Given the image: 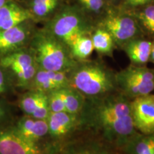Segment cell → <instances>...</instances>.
<instances>
[{
  "instance_id": "cell-1",
  "label": "cell",
  "mask_w": 154,
  "mask_h": 154,
  "mask_svg": "<svg viewBox=\"0 0 154 154\" xmlns=\"http://www.w3.org/2000/svg\"><path fill=\"white\" fill-rule=\"evenodd\" d=\"M131 103V100L119 91L103 97L86 99L80 113V128L93 130L101 140L120 150L138 133Z\"/></svg>"
},
{
  "instance_id": "cell-2",
  "label": "cell",
  "mask_w": 154,
  "mask_h": 154,
  "mask_svg": "<svg viewBox=\"0 0 154 154\" xmlns=\"http://www.w3.org/2000/svg\"><path fill=\"white\" fill-rule=\"evenodd\" d=\"M68 74L70 86L87 99L118 91L115 73L96 61H78Z\"/></svg>"
},
{
  "instance_id": "cell-3",
  "label": "cell",
  "mask_w": 154,
  "mask_h": 154,
  "mask_svg": "<svg viewBox=\"0 0 154 154\" xmlns=\"http://www.w3.org/2000/svg\"><path fill=\"white\" fill-rule=\"evenodd\" d=\"M34 49L38 68L45 70L69 72L78 62L69 48L49 32L36 36Z\"/></svg>"
},
{
  "instance_id": "cell-4",
  "label": "cell",
  "mask_w": 154,
  "mask_h": 154,
  "mask_svg": "<svg viewBox=\"0 0 154 154\" xmlns=\"http://www.w3.org/2000/svg\"><path fill=\"white\" fill-rule=\"evenodd\" d=\"M118 91L131 100L154 91V69L131 65L116 73Z\"/></svg>"
},
{
  "instance_id": "cell-5",
  "label": "cell",
  "mask_w": 154,
  "mask_h": 154,
  "mask_svg": "<svg viewBox=\"0 0 154 154\" xmlns=\"http://www.w3.org/2000/svg\"><path fill=\"white\" fill-rule=\"evenodd\" d=\"M91 30V26L82 14L74 9H67L54 19L49 32L69 48L80 36L89 35Z\"/></svg>"
},
{
  "instance_id": "cell-6",
  "label": "cell",
  "mask_w": 154,
  "mask_h": 154,
  "mask_svg": "<svg viewBox=\"0 0 154 154\" xmlns=\"http://www.w3.org/2000/svg\"><path fill=\"white\" fill-rule=\"evenodd\" d=\"M101 26L111 34L115 43L121 47L131 40L140 37L143 32L138 21L128 15H109Z\"/></svg>"
},
{
  "instance_id": "cell-7",
  "label": "cell",
  "mask_w": 154,
  "mask_h": 154,
  "mask_svg": "<svg viewBox=\"0 0 154 154\" xmlns=\"http://www.w3.org/2000/svg\"><path fill=\"white\" fill-rule=\"evenodd\" d=\"M2 65L14 72L23 86L30 84L38 70V64L34 56L27 52H17L6 56Z\"/></svg>"
},
{
  "instance_id": "cell-8",
  "label": "cell",
  "mask_w": 154,
  "mask_h": 154,
  "mask_svg": "<svg viewBox=\"0 0 154 154\" xmlns=\"http://www.w3.org/2000/svg\"><path fill=\"white\" fill-rule=\"evenodd\" d=\"M0 154H53V151L24 139L14 128L0 130Z\"/></svg>"
},
{
  "instance_id": "cell-9",
  "label": "cell",
  "mask_w": 154,
  "mask_h": 154,
  "mask_svg": "<svg viewBox=\"0 0 154 154\" xmlns=\"http://www.w3.org/2000/svg\"><path fill=\"white\" fill-rule=\"evenodd\" d=\"M131 113L135 128L143 134L154 133V94L131 100Z\"/></svg>"
},
{
  "instance_id": "cell-10",
  "label": "cell",
  "mask_w": 154,
  "mask_h": 154,
  "mask_svg": "<svg viewBox=\"0 0 154 154\" xmlns=\"http://www.w3.org/2000/svg\"><path fill=\"white\" fill-rule=\"evenodd\" d=\"M49 134L55 138H63L80 128V114L61 111L50 112L47 118Z\"/></svg>"
},
{
  "instance_id": "cell-11",
  "label": "cell",
  "mask_w": 154,
  "mask_h": 154,
  "mask_svg": "<svg viewBox=\"0 0 154 154\" xmlns=\"http://www.w3.org/2000/svg\"><path fill=\"white\" fill-rule=\"evenodd\" d=\"M68 73L38 68L31 84L33 86L34 91L49 94L50 92L70 86Z\"/></svg>"
},
{
  "instance_id": "cell-12",
  "label": "cell",
  "mask_w": 154,
  "mask_h": 154,
  "mask_svg": "<svg viewBox=\"0 0 154 154\" xmlns=\"http://www.w3.org/2000/svg\"><path fill=\"white\" fill-rule=\"evenodd\" d=\"M20 106L26 115L38 119L47 120L50 113L47 94L34 90L24 96Z\"/></svg>"
},
{
  "instance_id": "cell-13",
  "label": "cell",
  "mask_w": 154,
  "mask_h": 154,
  "mask_svg": "<svg viewBox=\"0 0 154 154\" xmlns=\"http://www.w3.org/2000/svg\"><path fill=\"white\" fill-rule=\"evenodd\" d=\"M112 147L103 140L86 139L71 142L54 154H113Z\"/></svg>"
},
{
  "instance_id": "cell-14",
  "label": "cell",
  "mask_w": 154,
  "mask_h": 154,
  "mask_svg": "<svg viewBox=\"0 0 154 154\" xmlns=\"http://www.w3.org/2000/svg\"><path fill=\"white\" fill-rule=\"evenodd\" d=\"M14 130L24 139L36 143L49 134L47 120L36 119L30 116L20 119Z\"/></svg>"
},
{
  "instance_id": "cell-15",
  "label": "cell",
  "mask_w": 154,
  "mask_h": 154,
  "mask_svg": "<svg viewBox=\"0 0 154 154\" xmlns=\"http://www.w3.org/2000/svg\"><path fill=\"white\" fill-rule=\"evenodd\" d=\"M32 17L29 11L14 3H6L0 8V31L22 24Z\"/></svg>"
},
{
  "instance_id": "cell-16",
  "label": "cell",
  "mask_w": 154,
  "mask_h": 154,
  "mask_svg": "<svg viewBox=\"0 0 154 154\" xmlns=\"http://www.w3.org/2000/svg\"><path fill=\"white\" fill-rule=\"evenodd\" d=\"M152 41L138 37L125 44L123 47L133 65L146 66L149 62Z\"/></svg>"
},
{
  "instance_id": "cell-17",
  "label": "cell",
  "mask_w": 154,
  "mask_h": 154,
  "mask_svg": "<svg viewBox=\"0 0 154 154\" xmlns=\"http://www.w3.org/2000/svg\"><path fill=\"white\" fill-rule=\"evenodd\" d=\"M120 150L122 154H154V133L138 132Z\"/></svg>"
},
{
  "instance_id": "cell-18",
  "label": "cell",
  "mask_w": 154,
  "mask_h": 154,
  "mask_svg": "<svg viewBox=\"0 0 154 154\" xmlns=\"http://www.w3.org/2000/svg\"><path fill=\"white\" fill-rule=\"evenodd\" d=\"M28 30L22 24L0 31V51L17 49L26 42Z\"/></svg>"
},
{
  "instance_id": "cell-19",
  "label": "cell",
  "mask_w": 154,
  "mask_h": 154,
  "mask_svg": "<svg viewBox=\"0 0 154 154\" xmlns=\"http://www.w3.org/2000/svg\"><path fill=\"white\" fill-rule=\"evenodd\" d=\"M57 91L62 101L65 112L80 114L85 104V96L72 86L61 88Z\"/></svg>"
},
{
  "instance_id": "cell-20",
  "label": "cell",
  "mask_w": 154,
  "mask_h": 154,
  "mask_svg": "<svg viewBox=\"0 0 154 154\" xmlns=\"http://www.w3.org/2000/svg\"><path fill=\"white\" fill-rule=\"evenodd\" d=\"M94 49L103 55H111L115 42L112 36L106 30L99 28L94 31L91 36Z\"/></svg>"
},
{
  "instance_id": "cell-21",
  "label": "cell",
  "mask_w": 154,
  "mask_h": 154,
  "mask_svg": "<svg viewBox=\"0 0 154 154\" xmlns=\"http://www.w3.org/2000/svg\"><path fill=\"white\" fill-rule=\"evenodd\" d=\"M69 49L77 61L87 60L94 50L91 37L89 35L80 36L71 44Z\"/></svg>"
},
{
  "instance_id": "cell-22",
  "label": "cell",
  "mask_w": 154,
  "mask_h": 154,
  "mask_svg": "<svg viewBox=\"0 0 154 154\" xmlns=\"http://www.w3.org/2000/svg\"><path fill=\"white\" fill-rule=\"evenodd\" d=\"M136 20L142 31L154 38V3L144 6L138 13Z\"/></svg>"
},
{
  "instance_id": "cell-23",
  "label": "cell",
  "mask_w": 154,
  "mask_h": 154,
  "mask_svg": "<svg viewBox=\"0 0 154 154\" xmlns=\"http://www.w3.org/2000/svg\"><path fill=\"white\" fill-rule=\"evenodd\" d=\"M59 0H33L32 2V14L38 17L49 15L57 7Z\"/></svg>"
},
{
  "instance_id": "cell-24",
  "label": "cell",
  "mask_w": 154,
  "mask_h": 154,
  "mask_svg": "<svg viewBox=\"0 0 154 154\" xmlns=\"http://www.w3.org/2000/svg\"><path fill=\"white\" fill-rule=\"evenodd\" d=\"M88 10L99 12L103 5V0H79Z\"/></svg>"
},
{
  "instance_id": "cell-25",
  "label": "cell",
  "mask_w": 154,
  "mask_h": 154,
  "mask_svg": "<svg viewBox=\"0 0 154 154\" xmlns=\"http://www.w3.org/2000/svg\"><path fill=\"white\" fill-rule=\"evenodd\" d=\"M125 2L129 7H138L154 3V0H125Z\"/></svg>"
},
{
  "instance_id": "cell-26",
  "label": "cell",
  "mask_w": 154,
  "mask_h": 154,
  "mask_svg": "<svg viewBox=\"0 0 154 154\" xmlns=\"http://www.w3.org/2000/svg\"><path fill=\"white\" fill-rule=\"evenodd\" d=\"M5 79H4L3 73L0 70V93H2L5 91Z\"/></svg>"
},
{
  "instance_id": "cell-27",
  "label": "cell",
  "mask_w": 154,
  "mask_h": 154,
  "mask_svg": "<svg viewBox=\"0 0 154 154\" xmlns=\"http://www.w3.org/2000/svg\"><path fill=\"white\" fill-rule=\"evenodd\" d=\"M149 61H150V62L154 63V39H153V41H152L151 55H150Z\"/></svg>"
},
{
  "instance_id": "cell-28",
  "label": "cell",
  "mask_w": 154,
  "mask_h": 154,
  "mask_svg": "<svg viewBox=\"0 0 154 154\" xmlns=\"http://www.w3.org/2000/svg\"><path fill=\"white\" fill-rule=\"evenodd\" d=\"M6 3H7V0H0V8H2Z\"/></svg>"
},
{
  "instance_id": "cell-29",
  "label": "cell",
  "mask_w": 154,
  "mask_h": 154,
  "mask_svg": "<svg viewBox=\"0 0 154 154\" xmlns=\"http://www.w3.org/2000/svg\"><path fill=\"white\" fill-rule=\"evenodd\" d=\"M2 116V110H1V109H0V116Z\"/></svg>"
}]
</instances>
